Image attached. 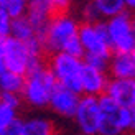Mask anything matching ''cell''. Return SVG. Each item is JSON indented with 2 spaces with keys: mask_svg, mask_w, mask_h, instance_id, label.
I'll return each mask as SVG.
<instances>
[{
  "mask_svg": "<svg viewBox=\"0 0 135 135\" xmlns=\"http://www.w3.org/2000/svg\"><path fill=\"white\" fill-rule=\"evenodd\" d=\"M105 26L114 53H132L135 50V30L132 22V12L125 10L105 20Z\"/></svg>",
  "mask_w": 135,
  "mask_h": 135,
  "instance_id": "obj_7",
  "label": "cell"
},
{
  "mask_svg": "<svg viewBox=\"0 0 135 135\" xmlns=\"http://www.w3.org/2000/svg\"><path fill=\"white\" fill-rule=\"evenodd\" d=\"M99 20H109L127 10L125 0H92Z\"/></svg>",
  "mask_w": 135,
  "mask_h": 135,
  "instance_id": "obj_14",
  "label": "cell"
},
{
  "mask_svg": "<svg viewBox=\"0 0 135 135\" xmlns=\"http://www.w3.org/2000/svg\"><path fill=\"white\" fill-rule=\"evenodd\" d=\"M18 110L17 107H12L8 104H2L0 102V130L10 127L12 124H15L17 120L20 119L18 117Z\"/></svg>",
  "mask_w": 135,
  "mask_h": 135,
  "instance_id": "obj_18",
  "label": "cell"
},
{
  "mask_svg": "<svg viewBox=\"0 0 135 135\" xmlns=\"http://www.w3.org/2000/svg\"><path fill=\"white\" fill-rule=\"evenodd\" d=\"M25 86V76L18 73H13L10 69L0 68V89L5 92H17L22 94Z\"/></svg>",
  "mask_w": 135,
  "mask_h": 135,
  "instance_id": "obj_15",
  "label": "cell"
},
{
  "mask_svg": "<svg viewBox=\"0 0 135 135\" xmlns=\"http://www.w3.org/2000/svg\"><path fill=\"white\" fill-rule=\"evenodd\" d=\"M46 63L55 74L58 84H63L73 91L83 94V84H81V76H83V68H84L83 58L73 56L66 51H58L53 55H48Z\"/></svg>",
  "mask_w": 135,
  "mask_h": 135,
  "instance_id": "obj_5",
  "label": "cell"
},
{
  "mask_svg": "<svg viewBox=\"0 0 135 135\" xmlns=\"http://www.w3.org/2000/svg\"><path fill=\"white\" fill-rule=\"evenodd\" d=\"M132 22H133V30H135V12L132 13Z\"/></svg>",
  "mask_w": 135,
  "mask_h": 135,
  "instance_id": "obj_25",
  "label": "cell"
},
{
  "mask_svg": "<svg viewBox=\"0 0 135 135\" xmlns=\"http://www.w3.org/2000/svg\"><path fill=\"white\" fill-rule=\"evenodd\" d=\"M10 35L18 38V40H22V41H30V40H33V38H38L35 26H33L31 20L26 15H22V17H18V18H13Z\"/></svg>",
  "mask_w": 135,
  "mask_h": 135,
  "instance_id": "obj_16",
  "label": "cell"
},
{
  "mask_svg": "<svg viewBox=\"0 0 135 135\" xmlns=\"http://www.w3.org/2000/svg\"><path fill=\"white\" fill-rule=\"evenodd\" d=\"M0 10L7 12L12 18H18L26 15L28 0H0Z\"/></svg>",
  "mask_w": 135,
  "mask_h": 135,
  "instance_id": "obj_17",
  "label": "cell"
},
{
  "mask_svg": "<svg viewBox=\"0 0 135 135\" xmlns=\"http://www.w3.org/2000/svg\"><path fill=\"white\" fill-rule=\"evenodd\" d=\"M0 135H23L22 130H20V125H18V120L15 124H12L10 127H7V129L0 130Z\"/></svg>",
  "mask_w": 135,
  "mask_h": 135,
  "instance_id": "obj_22",
  "label": "cell"
},
{
  "mask_svg": "<svg viewBox=\"0 0 135 135\" xmlns=\"http://www.w3.org/2000/svg\"><path fill=\"white\" fill-rule=\"evenodd\" d=\"M53 15H55V8H53L51 0H28L26 17L31 20V23L36 30V36L41 40V43H43L46 26H48Z\"/></svg>",
  "mask_w": 135,
  "mask_h": 135,
  "instance_id": "obj_11",
  "label": "cell"
},
{
  "mask_svg": "<svg viewBox=\"0 0 135 135\" xmlns=\"http://www.w3.org/2000/svg\"><path fill=\"white\" fill-rule=\"evenodd\" d=\"M109 71L96 68L84 61L83 76H81V84H83V94L87 96H102L105 94L107 84L110 81Z\"/></svg>",
  "mask_w": 135,
  "mask_h": 135,
  "instance_id": "obj_10",
  "label": "cell"
},
{
  "mask_svg": "<svg viewBox=\"0 0 135 135\" xmlns=\"http://www.w3.org/2000/svg\"><path fill=\"white\" fill-rule=\"evenodd\" d=\"M130 129L135 132V105L130 107Z\"/></svg>",
  "mask_w": 135,
  "mask_h": 135,
  "instance_id": "obj_23",
  "label": "cell"
},
{
  "mask_svg": "<svg viewBox=\"0 0 135 135\" xmlns=\"http://www.w3.org/2000/svg\"><path fill=\"white\" fill-rule=\"evenodd\" d=\"M110 78L135 79V55L132 53H114L109 63Z\"/></svg>",
  "mask_w": 135,
  "mask_h": 135,
  "instance_id": "obj_13",
  "label": "cell"
},
{
  "mask_svg": "<svg viewBox=\"0 0 135 135\" xmlns=\"http://www.w3.org/2000/svg\"><path fill=\"white\" fill-rule=\"evenodd\" d=\"M79 26H81V20L78 18L76 13L73 12L55 13L51 17L48 26H46L43 36V46L46 56L63 51L66 45L79 35Z\"/></svg>",
  "mask_w": 135,
  "mask_h": 135,
  "instance_id": "obj_4",
  "label": "cell"
},
{
  "mask_svg": "<svg viewBox=\"0 0 135 135\" xmlns=\"http://www.w3.org/2000/svg\"><path fill=\"white\" fill-rule=\"evenodd\" d=\"M125 2H127V10H129V12H135V0H125Z\"/></svg>",
  "mask_w": 135,
  "mask_h": 135,
  "instance_id": "obj_24",
  "label": "cell"
},
{
  "mask_svg": "<svg viewBox=\"0 0 135 135\" xmlns=\"http://www.w3.org/2000/svg\"><path fill=\"white\" fill-rule=\"evenodd\" d=\"M76 0H51L55 13H63V12H73V7Z\"/></svg>",
  "mask_w": 135,
  "mask_h": 135,
  "instance_id": "obj_21",
  "label": "cell"
},
{
  "mask_svg": "<svg viewBox=\"0 0 135 135\" xmlns=\"http://www.w3.org/2000/svg\"><path fill=\"white\" fill-rule=\"evenodd\" d=\"M100 96H87L83 94L74 114L78 129L84 135H99V122H100Z\"/></svg>",
  "mask_w": 135,
  "mask_h": 135,
  "instance_id": "obj_8",
  "label": "cell"
},
{
  "mask_svg": "<svg viewBox=\"0 0 135 135\" xmlns=\"http://www.w3.org/2000/svg\"><path fill=\"white\" fill-rule=\"evenodd\" d=\"M81 96H83V94L73 91L69 87L63 86V84H58L55 87V91H53V94H51L48 107H51V110L55 114H58V115H61V117L74 119V114L78 110Z\"/></svg>",
  "mask_w": 135,
  "mask_h": 135,
  "instance_id": "obj_9",
  "label": "cell"
},
{
  "mask_svg": "<svg viewBox=\"0 0 135 135\" xmlns=\"http://www.w3.org/2000/svg\"><path fill=\"white\" fill-rule=\"evenodd\" d=\"M105 94L110 96L117 104L125 109H130L135 105V79H120L110 78L107 84Z\"/></svg>",
  "mask_w": 135,
  "mask_h": 135,
  "instance_id": "obj_12",
  "label": "cell"
},
{
  "mask_svg": "<svg viewBox=\"0 0 135 135\" xmlns=\"http://www.w3.org/2000/svg\"><path fill=\"white\" fill-rule=\"evenodd\" d=\"M100 102V122L99 135H120L130 129V109L117 104L110 96L102 94Z\"/></svg>",
  "mask_w": 135,
  "mask_h": 135,
  "instance_id": "obj_6",
  "label": "cell"
},
{
  "mask_svg": "<svg viewBox=\"0 0 135 135\" xmlns=\"http://www.w3.org/2000/svg\"><path fill=\"white\" fill-rule=\"evenodd\" d=\"M79 40L84 46V61L100 69H109L110 58L114 55L107 35L105 20L97 22H81Z\"/></svg>",
  "mask_w": 135,
  "mask_h": 135,
  "instance_id": "obj_2",
  "label": "cell"
},
{
  "mask_svg": "<svg viewBox=\"0 0 135 135\" xmlns=\"http://www.w3.org/2000/svg\"><path fill=\"white\" fill-rule=\"evenodd\" d=\"M133 55H135V50H133Z\"/></svg>",
  "mask_w": 135,
  "mask_h": 135,
  "instance_id": "obj_26",
  "label": "cell"
},
{
  "mask_svg": "<svg viewBox=\"0 0 135 135\" xmlns=\"http://www.w3.org/2000/svg\"><path fill=\"white\" fill-rule=\"evenodd\" d=\"M58 86V81L48 63H41L30 69L25 76V86L22 91L23 102L35 109H43L50 105L51 94Z\"/></svg>",
  "mask_w": 135,
  "mask_h": 135,
  "instance_id": "obj_3",
  "label": "cell"
},
{
  "mask_svg": "<svg viewBox=\"0 0 135 135\" xmlns=\"http://www.w3.org/2000/svg\"><path fill=\"white\" fill-rule=\"evenodd\" d=\"M63 51L69 53V55H73V56L83 58V59H84V55H86V51H84V46H83V43H81V40H79V35H78L76 38H73L71 41L66 45V48H64Z\"/></svg>",
  "mask_w": 135,
  "mask_h": 135,
  "instance_id": "obj_19",
  "label": "cell"
},
{
  "mask_svg": "<svg viewBox=\"0 0 135 135\" xmlns=\"http://www.w3.org/2000/svg\"><path fill=\"white\" fill-rule=\"evenodd\" d=\"M45 56V46L40 38L30 41H22L12 35L0 38V68L26 76L30 69L46 61Z\"/></svg>",
  "mask_w": 135,
  "mask_h": 135,
  "instance_id": "obj_1",
  "label": "cell"
},
{
  "mask_svg": "<svg viewBox=\"0 0 135 135\" xmlns=\"http://www.w3.org/2000/svg\"><path fill=\"white\" fill-rule=\"evenodd\" d=\"M12 22H13V18L8 15V13L3 12V10H0V38L10 35V31H12Z\"/></svg>",
  "mask_w": 135,
  "mask_h": 135,
  "instance_id": "obj_20",
  "label": "cell"
}]
</instances>
